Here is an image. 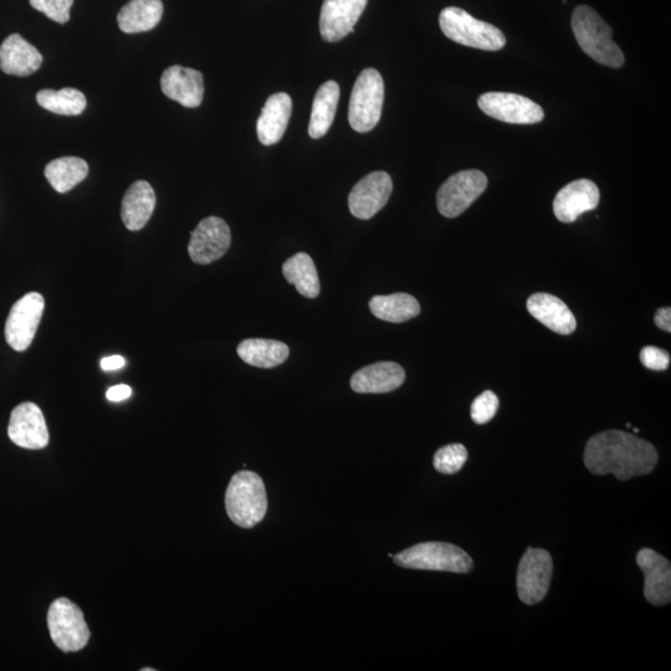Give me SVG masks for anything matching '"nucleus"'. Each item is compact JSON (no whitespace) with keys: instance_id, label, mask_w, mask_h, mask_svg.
Masks as SVG:
<instances>
[{"instance_id":"nucleus-1","label":"nucleus","mask_w":671,"mask_h":671,"mask_svg":"<svg viewBox=\"0 0 671 671\" xmlns=\"http://www.w3.org/2000/svg\"><path fill=\"white\" fill-rule=\"evenodd\" d=\"M583 459L594 475L613 474L618 480L628 481L652 473L659 457L647 440L622 430H607L588 440Z\"/></svg>"},{"instance_id":"nucleus-2","label":"nucleus","mask_w":671,"mask_h":671,"mask_svg":"<svg viewBox=\"0 0 671 671\" xmlns=\"http://www.w3.org/2000/svg\"><path fill=\"white\" fill-rule=\"evenodd\" d=\"M572 30L581 49L593 60L609 68H622L626 61L623 51L613 42L612 28L596 10L588 5L573 10Z\"/></svg>"},{"instance_id":"nucleus-3","label":"nucleus","mask_w":671,"mask_h":671,"mask_svg":"<svg viewBox=\"0 0 671 671\" xmlns=\"http://www.w3.org/2000/svg\"><path fill=\"white\" fill-rule=\"evenodd\" d=\"M225 509L230 520L243 529H252L258 525L268 512V496L263 479L249 470L235 474L225 493Z\"/></svg>"},{"instance_id":"nucleus-4","label":"nucleus","mask_w":671,"mask_h":671,"mask_svg":"<svg viewBox=\"0 0 671 671\" xmlns=\"http://www.w3.org/2000/svg\"><path fill=\"white\" fill-rule=\"evenodd\" d=\"M393 560L408 570L469 573L475 567L463 548L448 542H423L397 553Z\"/></svg>"},{"instance_id":"nucleus-5","label":"nucleus","mask_w":671,"mask_h":671,"mask_svg":"<svg viewBox=\"0 0 671 671\" xmlns=\"http://www.w3.org/2000/svg\"><path fill=\"white\" fill-rule=\"evenodd\" d=\"M440 29L445 37L460 45L486 51H498L506 38L495 25L471 17L464 9L445 8L439 15Z\"/></svg>"},{"instance_id":"nucleus-6","label":"nucleus","mask_w":671,"mask_h":671,"mask_svg":"<svg viewBox=\"0 0 671 671\" xmlns=\"http://www.w3.org/2000/svg\"><path fill=\"white\" fill-rule=\"evenodd\" d=\"M384 102V83L376 69L363 70L353 86L348 121L358 133L373 130L381 120Z\"/></svg>"},{"instance_id":"nucleus-7","label":"nucleus","mask_w":671,"mask_h":671,"mask_svg":"<svg viewBox=\"0 0 671 671\" xmlns=\"http://www.w3.org/2000/svg\"><path fill=\"white\" fill-rule=\"evenodd\" d=\"M48 627L51 639L64 653L79 652L90 639L83 611L68 598H59L51 603Z\"/></svg>"},{"instance_id":"nucleus-8","label":"nucleus","mask_w":671,"mask_h":671,"mask_svg":"<svg viewBox=\"0 0 671 671\" xmlns=\"http://www.w3.org/2000/svg\"><path fill=\"white\" fill-rule=\"evenodd\" d=\"M553 561L550 552L542 548H527L517 568V596L527 606L544 601L550 591Z\"/></svg>"},{"instance_id":"nucleus-9","label":"nucleus","mask_w":671,"mask_h":671,"mask_svg":"<svg viewBox=\"0 0 671 671\" xmlns=\"http://www.w3.org/2000/svg\"><path fill=\"white\" fill-rule=\"evenodd\" d=\"M488 188V177L476 169L453 174L442 184L437 193L440 214L457 218L463 214Z\"/></svg>"},{"instance_id":"nucleus-10","label":"nucleus","mask_w":671,"mask_h":671,"mask_svg":"<svg viewBox=\"0 0 671 671\" xmlns=\"http://www.w3.org/2000/svg\"><path fill=\"white\" fill-rule=\"evenodd\" d=\"M45 310L44 297L29 293L15 302L5 324V340L14 351H27L32 345Z\"/></svg>"},{"instance_id":"nucleus-11","label":"nucleus","mask_w":671,"mask_h":671,"mask_svg":"<svg viewBox=\"0 0 671 671\" xmlns=\"http://www.w3.org/2000/svg\"><path fill=\"white\" fill-rule=\"evenodd\" d=\"M480 110L493 119L512 125H534L544 120L545 112L529 97L509 92H486L478 100Z\"/></svg>"},{"instance_id":"nucleus-12","label":"nucleus","mask_w":671,"mask_h":671,"mask_svg":"<svg viewBox=\"0 0 671 671\" xmlns=\"http://www.w3.org/2000/svg\"><path fill=\"white\" fill-rule=\"evenodd\" d=\"M188 253L194 263L209 265L223 258L232 244L228 224L219 217H208L191 233Z\"/></svg>"},{"instance_id":"nucleus-13","label":"nucleus","mask_w":671,"mask_h":671,"mask_svg":"<svg viewBox=\"0 0 671 671\" xmlns=\"http://www.w3.org/2000/svg\"><path fill=\"white\" fill-rule=\"evenodd\" d=\"M392 192L393 182L388 173H370L352 188L348 196V208L357 219H371L386 206Z\"/></svg>"},{"instance_id":"nucleus-14","label":"nucleus","mask_w":671,"mask_h":671,"mask_svg":"<svg viewBox=\"0 0 671 671\" xmlns=\"http://www.w3.org/2000/svg\"><path fill=\"white\" fill-rule=\"evenodd\" d=\"M8 435L20 448L40 450L48 447L49 432L42 409L30 402L15 407L10 416Z\"/></svg>"},{"instance_id":"nucleus-15","label":"nucleus","mask_w":671,"mask_h":671,"mask_svg":"<svg viewBox=\"0 0 671 671\" xmlns=\"http://www.w3.org/2000/svg\"><path fill=\"white\" fill-rule=\"evenodd\" d=\"M367 0H325L320 15V32L325 42L336 43L353 32Z\"/></svg>"},{"instance_id":"nucleus-16","label":"nucleus","mask_w":671,"mask_h":671,"mask_svg":"<svg viewBox=\"0 0 671 671\" xmlns=\"http://www.w3.org/2000/svg\"><path fill=\"white\" fill-rule=\"evenodd\" d=\"M635 560L644 573L645 599L655 607L667 606L671 602L670 562L652 548H642Z\"/></svg>"},{"instance_id":"nucleus-17","label":"nucleus","mask_w":671,"mask_h":671,"mask_svg":"<svg viewBox=\"0 0 671 671\" xmlns=\"http://www.w3.org/2000/svg\"><path fill=\"white\" fill-rule=\"evenodd\" d=\"M599 198L601 193L596 183L589 179H578L557 193L553 202V212L560 222L570 224L576 222L583 213L596 209Z\"/></svg>"},{"instance_id":"nucleus-18","label":"nucleus","mask_w":671,"mask_h":671,"mask_svg":"<svg viewBox=\"0 0 671 671\" xmlns=\"http://www.w3.org/2000/svg\"><path fill=\"white\" fill-rule=\"evenodd\" d=\"M161 89L168 99L177 101L188 109L201 106L204 97V80L201 71L173 65L163 73Z\"/></svg>"},{"instance_id":"nucleus-19","label":"nucleus","mask_w":671,"mask_h":671,"mask_svg":"<svg viewBox=\"0 0 671 671\" xmlns=\"http://www.w3.org/2000/svg\"><path fill=\"white\" fill-rule=\"evenodd\" d=\"M406 381V372L396 362H378L361 368L351 378L352 391L382 394L396 391Z\"/></svg>"},{"instance_id":"nucleus-20","label":"nucleus","mask_w":671,"mask_h":671,"mask_svg":"<svg viewBox=\"0 0 671 671\" xmlns=\"http://www.w3.org/2000/svg\"><path fill=\"white\" fill-rule=\"evenodd\" d=\"M293 101L285 92L274 94L266 100L263 110L256 124L259 141L264 146H273L283 138L288 128Z\"/></svg>"},{"instance_id":"nucleus-21","label":"nucleus","mask_w":671,"mask_h":671,"mask_svg":"<svg viewBox=\"0 0 671 671\" xmlns=\"http://www.w3.org/2000/svg\"><path fill=\"white\" fill-rule=\"evenodd\" d=\"M43 56L19 34L9 35L0 46V69L5 74L29 76L40 69Z\"/></svg>"},{"instance_id":"nucleus-22","label":"nucleus","mask_w":671,"mask_h":671,"mask_svg":"<svg viewBox=\"0 0 671 671\" xmlns=\"http://www.w3.org/2000/svg\"><path fill=\"white\" fill-rule=\"evenodd\" d=\"M531 316L560 335H571L577 327L576 317L565 302L550 294H534L527 300Z\"/></svg>"},{"instance_id":"nucleus-23","label":"nucleus","mask_w":671,"mask_h":671,"mask_svg":"<svg viewBox=\"0 0 671 671\" xmlns=\"http://www.w3.org/2000/svg\"><path fill=\"white\" fill-rule=\"evenodd\" d=\"M156 208V193L151 184L137 181L132 184L122 201L121 218L131 232L141 230L151 219Z\"/></svg>"},{"instance_id":"nucleus-24","label":"nucleus","mask_w":671,"mask_h":671,"mask_svg":"<svg viewBox=\"0 0 671 671\" xmlns=\"http://www.w3.org/2000/svg\"><path fill=\"white\" fill-rule=\"evenodd\" d=\"M162 15V0H131L120 10L117 23L126 34L145 33L157 27Z\"/></svg>"},{"instance_id":"nucleus-25","label":"nucleus","mask_w":671,"mask_h":671,"mask_svg":"<svg viewBox=\"0 0 671 671\" xmlns=\"http://www.w3.org/2000/svg\"><path fill=\"white\" fill-rule=\"evenodd\" d=\"M237 351L247 365L258 368L283 365L290 355L289 347L284 342L265 338H248L240 343Z\"/></svg>"},{"instance_id":"nucleus-26","label":"nucleus","mask_w":671,"mask_h":671,"mask_svg":"<svg viewBox=\"0 0 671 671\" xmlns=\"http://www.w3.org/2000/svg\"><path fill=\"white\" fill-rule=\"evenodd\" d=\"M340 99V86L336 81H327L317 90L312 104L309 135L315 140L324 137L334 124L336 110Z\"/></svg>"},{"instance_id":"nucleus-27","label":"nucleus","mask_w":671,"mask_h":671,"mask_svg":"<svg viewBox=\"0 0 671 671\" xmlns=\"http://www.w3.org/2000/svg\"><path fill=\"white\" fill-rule=\"evenodd\" d=\"M283 274L286 281L294 285L296 290L307 299H316L320 295L319 274L309 254L297 253L291 256L283 265Z\"/></svg>"},{"instance_id":"nucleus-28","label":"nucleus","mask_w":671,"mask_h":671,"mask_svg":"<svg viewBox=\"0 0 671 671\" xmlns=\"http://www.w3.org/2000/svg\"><path fill=\"white\" fill-rule=\"evenodd\" d=\"M370 310L379 320L402 324L420 314V305L416 297L397 293L373 296L370 300Z\"/></svg>"},{"instance_id":"nucleus-29","label":"nucleus","mask_w":671,"mask_h":671,"mask_svg":"<svg viewBox=\"0 0 671 671\" xmlns=\"http://www.w3.org/2000/svg\"><path fill=\"white\" fill-rule=\"evenodd\" d=\"M89 174V166L79 157H61L51 161L45 168V177L56 192L66 193Z\"/></svg>"},{"instance_id":"nucleus-30","label":"nucleus","mask_w":671,"mask_h":671,"mask_svg":"<svg viewBox=\"0 0 671 671\" xmlns=\"http://www.w3.org/2000/svg\"><path fill=\"white\" fill-rule=\"evenodd\" d=\"M37 101L43 109L64 116L81 115L87 106L83 92L73 89V87H65V89L59 91H39Z\"/></svg>"},{"instance_id":"nucleus-31","label":"nucleus","mask_w":671,"mask_h":671,"mask_svg":"<svg viewBox=\"0 0 671 671\" xmlns=\"http://www.w3.org/2000/svg\"><path fill=\"white\" fill-rule=\"evenodd\" d=\"M469 453L463 444H449L434 455L433 464L440 474L454 475L468 462Z\"/></svg>"},{"instance_id":"nucleus-32","label":"nucleus","mask_w":671,"mask_h":671,"mask_svg":"<svg viewBox=\"0 0 671 671\" xmlns=\"http://www.w3.org/2000/svg\"><path fill=\"white\" fill-rule=\"evenodd\" d=\"M499 411V398L494 392L485 391L479 397L475 398L471 404V419L476 424L483 425L489 423Z\"/></svg>"},{"instance_id":"nucleus-33","label":"nucleus","mask_w":671,"mask_h":671,"mask_svg":"<svg viewBox=\"0 0 671 671\" xmlns=\"http://www.w3.org/2000/svg\"><path fill=\"white\" fill-rule=\"evenodd\" d=\"M74 0H30V5L59 24L68 23Z\"/></svg>"},{"instance_id":"nucleus-34","label":"nucleus","mask_w":671,"mask_h":671,"mask_svg":"<svg viewBox=\"0 0 671 671\" xmlns=\"http://www.w3.org/2000/svg\"><path fill=\"white\" fill-rule=\"evenodd\" d=\"M640 362H642L643 366L647 367L648 370L665 371L668 370L670 365V355L669 352L662 350V348L645 346L643 350L640 351Z\"/></svg>"},{"instance_id":"nucleus-35","label":"nucleus","mask_w":671,"mask_h":671,"mask_svg":"<svg viewBox=\"0 0 671 671\" xmlns=\"http://www.w3.org/2000/svg\"><path fill=\"white\" fill-rule=\"evenodd\" d=\"M132 394V389L126 384H119V386H114L109 388V391L106 392V397L110 402H122L130 398Z\"/></svg>"},{"instance_id":"nucleus-36","label":"nucleus","mask_w":671,"mask_h":671,"mask_svg":"<svg viewBox=\"0 0 671 671\" xmlns=\"http://www.w3.org/2000/svg\"><path fill=\"white\" fill-rule=\"evenodd\" d=\"M654 322L655 325L659 327V329H662L663 331L668 332V334H670L671 332L670 307H662V309H659L657 312H655Z\"/></svg>"},{"instance_id":"nucleus-37","label":"nucleus","mask_w":671,"mask_h":671,"mask_svg":"<svg viewBox=\"0 0 671 671\" xmlns=\"http://www.w3.org/2000/svg\"><path fill=\"white\" fill-rule=\"evenodd\" d=\"M126 366L125 357L120 355L110 356L101 361V368L105 372L119 371Z\"/></svg>"},{"instance_id":"nucleus-38","label":"nucleus","mask_w":671,"mask_h":671,"mask_svg":"<svg viewBox=\"0 0 671 671\" xmlns=\"http://www.w3.org/2000/svg\"><path fill=\"white\" fill-rule=\"evenodd\" d=\"M634 433H639V429H638V428H634Z\"/></svg>"}]
</instances>
